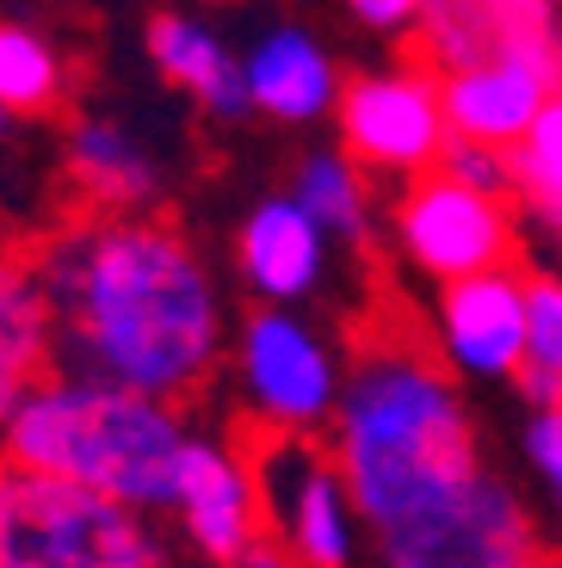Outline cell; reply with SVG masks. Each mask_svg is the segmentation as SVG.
Wrapping results in <instances>:
<instances>
[{
  "mask_svg": "<svg viewBox=\"0 0 562 568\" xmlns=\"http://www.w3.org/2000/svg\"><path fill=\"white\" fill-rule=\"evenodd\" d=\"M149 50H155L161 69H168L180 87H192V93L211 105V112L241 118V112L253 105V100H248V81H241V69L223 57V43H217L204 26H192V19L161 13L155 26H149Z\"/></svg>",
  "mask_w": 562,
  "mask_h": 568,
  "instance_id": "2e32d148",
  "label": "cell"
},
{
  "mask_svg": "<svg viewBox=\"0 0 562 568\" xmlns=\"http://www.w3.org/2000/svg\"><path fill=\"white\" fill-rule=\"evenodd\" d=\"M235 568H303V562H297V556H284L279 544H267V538H253L248 550L235 556Z\"/></svg>",
  "mask_w": 562,
  "mask_h": 568,
  "instance_id": "484cf974",
  "label": "cell"
},
{
  "mask_svg": "<svg viewBox=\"0 0 562 568\" xmlns=\"http://www.w3.org/2000/svg\"><path fill=\"white\" fill-rule=\"evenodd\" d=\"M229 445L248 476L253 531L297 556L303 568H340L347 562V483H340L334 445L310 439V426H284L267 414H235Z\"/></svg>",
  "mask_w": 562,
  "mask_h": 568,
  "instance_id": "277c9868",
  "label": "cell"
},
{
  "mask_svg": "<svg viewBox=\"0 0 562 568\" xmlns=\"http://www.w3.org/2000/svg\"><path fill=\"white\" fill-rule=\"evenodd\" d=\"M340 130H347L352 155L371 161V168H402V173L433 168L439 142H445L439 74L426 69V62H414L408 74L352 81L347 105H340Z\"/></svg>",
  "mask_w": 562,
  "mask_h": 568,
  "instance_id": "ba28073f",
  "label": "cell"
},
{
  "mask_svg": "<svg viewBox=\"0 0 562 568\" xmlns=\"http://www.w3.org/2000/svg\"><path fill=\"white\" fill-rule=\"evenodd\" d=\"M50 365V310L38 297L26 254L0 260V420L13 414V402Z\"/></svg>",
  "mask_w": 562,
  "mask_h": 568,
  "instance_id": "5bb4252c",
  "label": "cell"
},
{
  "mask_svg": "<svg viewBox=\"0 0 562 568\" xmlns=\"http://www.w3.org/2000/svg\"><path fill=\"white\" fill-rule=\"evenodd\" d=\"M445 353L470 371H501L520 365L525 353V266L520 260H501V266L464 272V278H445Z\"/></svg>",
  "mask_w": 562,
  "mask_h": 568,
  "instance_id": "30bf717a",
  "label": "cell"
},
{
  "mask_svg": "<svg viewBox=\"0 0 562 568\" xmlns=\"http://www.w3.org/2000/svg\"><path fill=\"white\" fill-rule=\"evenodd\" d=\"M544 216H550V223H556V235H562V204H550V211H544Z\"/></svg>",
  "mask_w": 562,
  "mask_h": 568,
  "instance_id": "f1b7e54d",
  "label": "cell"
},
{
  "mask_svg": "<svg viewBox=\"0 0 562 568\" xmlns=\"http://www.w3.org/2000/svg\"><path fill=\"white\" fill-rule=\"evenodd\" d=\"M439 173H451V180L476 185V192H489V199H501V192H513V173H506V149H494V142H476V136H451L439 142Z\"/></svg>",
  "mask_w": 562,
  "mask_h": 568,
  "instance_id": "603a6c76",
  "label": "cell"
},
{
  "mask_svg": "<svg viewBox=\"0 0 562 568\" xmlns=\"http://www.w3.org/2000/svg\"><path fill=\"white\" fill-rule=\"evenodd\" d=\"M74 180L93 204H137L155 192V168L142 161V149L112 124H81L74 130V155H69Z\"/></svg>",
  "mask_w": 562,
  "mask_h": 568,
  "instance_id": "e0dca14e",
  "label": "cell"
},
{
  "mask_svg": "<svg viewBox=\"0 0 562 568\" xmlns=\"http://www.w3.org/2000/svg\"><path fill=\"white\" fill-rule=\"evenodd\" d=\"M544 93H556V62L501 43L489 57L458 62V69L439 74V118L451 124V136H476V142L506 149L532 124Z\"/></svg>",
  "mask_w": 562,
  "mask_h": 568,
  "instance_id": "9c48e42d",
  "label": "cell"
},
{
  "mask_svg": "<svg viewBox=\"0 0 562 568\" xmlns=\"http://www.w3.org/2000/svg\"><path fill=\"white\" fill-rule=\"evenodd\" d=\"M241 81H248V100L260 105V112H272V118H315L328 100H334V69H328V57L303 38V31L267 38L248 57Z\"/></svg>",
  "mask_w": 562,
  "mask_h": 568,
  "instance_id": "9a60e30c",
  "label": "cell"
},
{
  "mask_svg": "<svg viewBox=\"0 0 562 568\" xmlns=\"http://www.w3.org/2000/svg\"><path fill=\"white\" fill-rule=\"evenodd\" d=\"M180 445L185 433L168 402L99 384V377L43 384V389L31 384L7 414V464L99 488L124 507L173 500Z\"/></svg>",
  "mask_w": 562,
  "mask_h": 568,
  "instance_id": "3957f363",
  "label": "cell"
},
{
  "mask_svg": "<svg viewBox=\"0 0 562 568\" xmlns=\"http://www.w3.org/2000/svg\"><path fill=\"white\" fill-rule=\"evenodd\" d=\"M513 568H562V562H556V556H550V550H532V556H525V562H513Z\"/></svg>",
  "mask_w": 562,
  "mask_h": 568,
  "instance_id": "4316f807",
  "label": "cell"
},
{
  "mask_svg": "<svg viewBox=\"0 0 562 568\" xmlns=\"http://www.w3.org/2000/svg\"><path fill=\"white\" fill-rule=\"evenodd\" d=\"M352 341V384L334 420V464L347 500L371 519V531L395 513L421 507L426 495L464 483L476 464V433L451 389V371L414 303L383 291Z\"/></svg>",
  "mask_w": 562,
  "mask_h": 568,
  "instance_id": "7a4b0ae2",
  "label": "cell"
},
{
  "mask_svg": "<svg viewBox=\"0 0 562 568\" xmlns=\"http://www.w3.org/2000/svg\"><path fill=\"white\" fill-rule=\"evenodd\" d=\"M241 266H248V278L267 297H297L322 272V229L297 211L291 199L260 204L248 216V229H241Z\"/></svg>",
  "mask_w": 562,
  "mask_h": 568,
  "instance_id": "4fadbf2b",
  "label": "cell"
},
{
  "mask_svg": "<svg viewBox=\"0 0 562 568\" xmlns=\"http://www.w3.org/2000/svg\"><path fill=\"white\" fill-rule=\"evenodd\" d=\"M395 229H402V247L414 254V266H426L433 278H464V272L520 260L506 204H494L489 192L451 180V173H439V168L421 173V180L402 192Z\"/></svg>",
  "mask_w": 562,
  "mask_h": 568,
  "instance_id": "52a82bcc",
  "label": "cell"
},
{
  "mask_svg": "<svg viewBox=\"0 0 562 568\" xmlns=\"http://www.w3.org/2000/svg\"><path fill=\"white\" fill-rule=\"evenodd\" d=\"M520 358L562 377V278L525 272V353Z\"/></svg>",
  "mask_w": 562,
  "mask_h": 568,
  "instance_id": "7402d4cb",
  "label": "cell"
},
{
  "mask_svg": "<svg viewBox=\"0 0 562 568\" xmlns=\"http://www.w3.org/2000/svg\"><path fill=\"white\" fill-rule=\"evenodd\" d=\"M173 507L185 513V531L204 556L235 562L260 531H253V500H248V476L229 452L217 445L185 439L173 457Z\"/></svg>",
  "mask_w": 562,
  "mask_h": 568,
  "instance_id": "7c38bea8",
  "label": "cell"
},
{
  "mask_svg": "<svg viewBox=\"0 0 562 568\" xmlns=\"http://www.w3.org/2000/svg\"><path fill=\"white\" fill-rule=\"evenodd\" d=\"M57 93H62V69L50 57V43L19 26H0V105L7 112H50Z\"/></svg>",
  "mask_w": 562,
  "mask_h": 568,
  "instance_id": "ffe728a7",
  "label": "cell"
},
{
  "mask_svg": "<svg viewBox=\"0 0 562 568\" xmlns=\"http://www.w3.org/2000/svg\"><path fill=\"white\" fill-rule=\"evenodd\" d=\"M297 211L310 216L315 229H334V235H359L365 229V185L340 155H315L297 180Z\"/></svg>",
  "mask_w": 562,
  "mask_h": 568,
  "instance_id": "44dd1931",
  "label": "cell"
},
{
  "mask_svg": "<svg viewBox=\"0 0 562 568\" xmlns=\"http://www.w3.org/2000/svg\"><path fill=\"white\" fill-rule=\"evenodd\" d=\"M378 544L390 568H513L538 550L525 507L482 469L395 513L378 526Z\"/></svg>",
  "mask_w": 562,
  "mask_h": 568,
  "instance_id": "8992f818",
  "label": "cell"
},
{
  "mask_svg": "<svg viewBox=\"0 0 562 568\" xmlns=\"http://www.w3.org/2000/svg\"><path fill=\"white\" fill-rule=\"evenodd\" d=\"M74 371L185 402L217 365V297L168 223H93L26 254Z\"/></svg>",
  "mask_w": 562,
  "mask_h": 568,
  "instance_id": "6da1fadb",
  "label": "cell"
},
{
  "mask_svg": "<svg viewBox=\"0 0 562 568\" xmlns=\"http://www.w3.org/2000/svg\"><path fill=\"white\" fill-rule=\"evenodd\" d=\"M506 173L525 192V204H538V211L562 204V93H544L532 124L506 142Z\"/></svg>",
  "mask_w": 562,
  "mask_h": 568,
  "instance_id": "d6986e66",
  "label": "cell"
},
{
  "mask_svg": "<svg viewBox=\"0 0 562 568\" xmlns=\"http://www.w3.org/2000/svg\"><path fill=\"white\" fill-rule=\"evenodd\" d=\"M241 358H248V389L253 408L267 420L284 426H315L328 408H334V371H328V353L291 322V315H253L248 341H241Z\"/></svg>",
  "mask_w": 562,
  "mask_h": 568,
  "instance_id": "8fae6325",
  "label": "cell"
},
{
  "mask_svg": "<svg viewBox=\"0 0 562 568\" xmlns=\"http://www.w3.org/2000/svg\"><path fill=\"white\" fill-rule=\"evenodd\" d=\"M352 7H359V13L371 19V26H408L421 0H352Z\"/></svg>",
  "mask_w": 562,
  "mask_h": 568,
  "instance_id": "d4e9b609",
  "label": "cell"
},
{
  "mask_svg": "<svg viewBox=\"0 0 562 568\" xmlns=\"http://www.w3.org/2000/svg\"><path fill=\"white\" fill-rule=\"evenodd\" d=\"M421 19V43H414V62H426L433 74L458 69V62H476L489 50H501V31H494L489 0H421L414 7Z\"/></svg>",
  "mask_w": 562,
  "mask_h": 568,
  "instance_id": "ac0fdd59",
  "label": "cell"
},
{
  "mask_svg": "<svg viewBox=\"0 0 562 568\" xmlns=\"http://www.w3.org/2000/svg\"><path fill=\"white\" fill-rule=\"evenodd\" d=\"M532 457H538V469L550 476V488L562 495V396L532 420Z\"/></svg>",
  "mask_w": 562,
  "mask_h": 568,
  "instance_id": "cb8c5ba5",
  "label": "cell"
},
{
  "mask_svg": "<svg viewBox=\"0 0 562 568\" xmlns=\"http://www.w3.org/2000/svg\"><path fill=\"white\" fill-rule=\"evenodd\" d=\"M550 50H556V81H562V26H556V43H550Z\"/></svg>",
  "mask_w": 562,
  "mask_h": 568,
  "instance_id": "83f0119b",
  "label": "cell"
},
{
  "mask_svg": "<svg viewBox=\"0 0 562 568\" xmlns=\"http://www.w3.org/2000/svg\"><path fill=\"white\" fill-rule=\"evenodd\" d=\"M0 568H161L137 507L0 457Z\"/></svg>",
  "mask_w": 562,
  "mask_h": 568,
  "instance_id": "5b68a950",
  "label": "cell"
}]
</instances>
